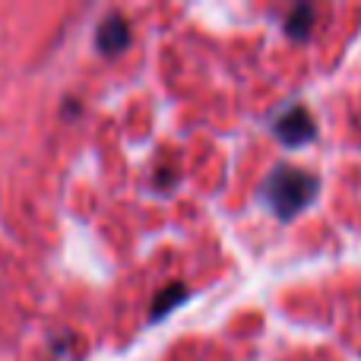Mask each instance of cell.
Instances as JSON below:
<instances>
[{
  "mask_svg": "<svg viewBox=\"0 0 361 361\" xmlns=\"http://www.w3.org/2000/svg\"><path fill=\"white\" fill-rule=\"evenodd\" d=\"M317 178L305 169L279 165L263 180V200L279 219H295L314 197H317Z\"/></svg>",
  "mask_w": 361,
  "mask_h": 361,
  "instance_id": "6da1fadb",
  "label": "cell"
},
{
  "mask_svg": "<svg viewBox=\"0 0 361 361\" xmlns=\"http://www.w3.org/2000/svg\"><path fill=\"white\" fill-rule=\"evenodd\" d=\"M273 133L286 146H305L307 140H314V121L307 114V108L288 105L286 111H279L273 121Z\"/></svg>",
  "mask_w": 361,
  "mask_h": 361,
  "instance_id": "7a4b0ae2",
  "label": "cell"
},
{
  "mask_svg": "<svg viewBox=\"0 0 361 361\" xmlns=\"http://www.w3.org/2000/svg\"><path fill=\"white\" fill-rule=\"evenodd\" d=\"M95 44H99V51L105 57H118L121 51H127V44H130V23H127L121 13H108V16L102 19L99 32H95Z\"/></svg>",
  "mask_w": 361,
  "mask_h": 361,
  "instance_id": "3957f363",
  "label": "cell"
},
{
  "mask_svg": "<svg viewBox=\"0 0 361 361\" xmlns=\"http://www.w3.org/2000/svg\"><path fill=\"white\" fill-rule=\"evenodd\" d=\"M187 298V286H180V282H175V286H165L162 292L152 298V311H149V320H162L165 314H171L175 307L180 305V301Z\"/></svg>",
  "mask_w": 361,
  "mask_h": 361,
  "instance_id": "277c9868",
  "label": "cell"
},
{
  "mask_svg": "<svg viewBox=\"0 0 361 361\" xmlns=\"http://www.w3.org/2000/svg\"><path fill=\"white\" fill-rule=\"evenodd\" d=\"M311 19H314V10L311 6H295L286 19V32L292 38H305L307 29H311Z\"/></svg>",
  "mask_w": 361,
  "mask_h": 361,
  "instance_id": "5b68a950",
  "label": "cell"
}]
</instances>
